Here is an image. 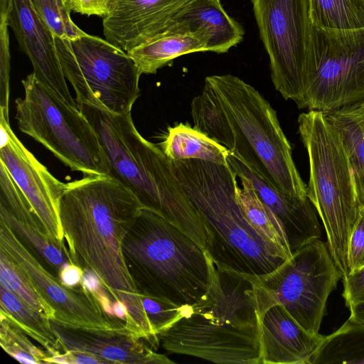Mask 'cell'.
<instances>
[{
	"label": "cell",
	"instance_id": "6da1fadb",
	"mask_svg": "<svg viewBox=\"0 0 364 364\" xmlns=\"http://www.w3.org/2000/svg\"><path fill=\"white\" fill-rule=\"evenodd\" d=\"M142 207L134 194L107 176L65 183L59 203L64 240L73 264L92 274L111 295L125 326L152 344L158 341L127 271L122 242Z\"/></svg>",
	"mask_w": 364,
	"mask_h": 364
},
{
	"label": "cell",
	"instance_id": "7a4b0ae2",
	"mask_svg": "<svg viewBox=\"0 0 364 364\" xmlns=\"http://www.w3.org/2000/svg\"><path fill=\"white\" fill-rule=\"evenodd\" d=\"M191 114L195 128L274 188L307 198L277 112L254 87L231 74L208 76L191 103Z\"/></svg>",
	"mask_w": 364,
	"mask_h": 364
},
{
	"label": "cell",
	"instance_id": "3957f363",
	"mask_svg": "<svg viewBox=\"0 0 364 364\" xmlns=\"http://www.w3.org/2000/svg\"><path fill=\"white\" fill-rule=\"evenodd\" d=\"M275 304L258 277L215 266L211 284L158 335L164 349L220 364H262L260 321Z\"/></svg>",
	"mask_w": 364,
	"mask_h": 364
},
{
	"label": "cell",
	"instance_id": "277c9868",
	"mask_svg": "<svg viewBox=\"0 0 364 364\" xmlns=\"http://www.w3.org/2000/svg\"><path fill=\"white\" fill-rule=\"evenodd\" d=\"M77 107L93 127L107 159L109 176L136 198L142 208L159 215L205 250L204 225L161 147L144 138L131 112L115 114L85 102Z\"/></svg>",
	"mask_w": 364,
	"mask_h": 364
},
{
	"label": "cell",
	"instance_id": "5b68a950",
	"mask_svg": "<svg viewBox=\"0 0 364 364\" xmlns=\"http://www.w3.org/2000/svg\"><path fill=\"white\" fill-rule=\"evenodd\" d=\"M176 178L200 216L205 251L215 266L263 277L291 257L267 241L248 222L237 202L231 166L198 159L171 161Z\"/></svg>",
	"mask_w": 364,
	"mask_h": 364
},
{
	"label": "cell",
	"instance_id": "8992f818",
	"mask_svg": "<svg viewBox=\"0 0 364 364\" xmlns=\"http://www.w3.org/2000/svg\"><path fill=\"white\" fill-rule=\"evenodd\" d=\"M122 253L139 294L186 306L210 287L214 262L205 250L149 210L142 208L127 232Z\"/></svg>",
	"mask_w": 364,
	"mask_h": 364
},
{
	"label": "cell",
	"instance_id": "52a82bcc",
	"mask_svg": "<svg viewBox=\"0 0 364 364\" xmlns=\"http://www.w3.org/2000/svg\"><path fill=\"white\" fill-rule=\"evenodd\" d=\"M298 125L309 163L306 196L321 218L328 250L343 278L349 274L348 242L361 205L348 153L325 112H303Z\"/></svg>",
	"mask_w": 364,
	"mask_h": 364
},
{
	"label": "cell",
	"instance_id": "ba28073f",
	"mask_svg": "<svg viewBox=\"0 0 364 364\" xmlns=\"http://www.w3.org/2000/svg\"><path fill=\"white\" fill-rule=\"evenodd\" d=\"M21 82L24 96L15 100L18 129L71 170L85 176H109L98 137L77 106L61 100L33 73Z\"/></svg>",
	"mask_w": 364,
	"mask_h": 364
},
{
	"label": "cell",
	"instance_id": "9c48e42d",
	"mask_svg": "<svg viewBox=\"0 0 364 364\" xmlns=\"http://www.w3.org/2000/svg\"><path fill=\"white\" fill-rule=\"evenodd\" d=\"M364 100V28L310 26L304 108L330 112Z\"/></svg>",
	"mask_w": 364,
	"mask_h": 364
},
{
	"label": "cell",
	"instance_id": "30bf717a",
	"mask_svg": "<svg viewBox=\"0 0 364 364\" xmlns=\"http://www.w3.org/2000/svg\"><path fill=\"white\" fill-rule=\"evenodd\" d=\"M73 52L58 55L75 102L115 114L131 112L141 76L129 54L106 39L85 33L71 41Z\"/></svg>",
	"mask_w": 364,
	"mask_h": 364
},
{
	"label": "cell",
	"instance_id": "8fae6325",
	"mask_svg": "<svg viewBox=\"0 0 364 364\" xmlns=\"http://www.w3.org/2000/svg\"><path fill=\"white\" fill-rule=\"evenodd\" d=\"M262 286L306 332L319 335L327 299L342 276L327 243L314 240L294 252L272 273L258 277Z\"/></svg>",
	"mask_w": 364,
	"mask_h": 364
},
{
	"label": "cell",
	"instance_id": "7c38bea8",
	"mask_svg": "<svg viewBox=\"0 0 364 364\" xmlns=\"http://www.w3.org/2000/svg\"><path fill=\"white\" fill-rule=\"evenodd\" d=\"M271 78L285 100L304 109V80L311 21L307 0H252Z\"/></svg>",
	"mask_w": 364,
	"mask_h": 364
},
{
	"label": "cell",
	"instance_id": "4fadbf2b",
	"mask_svg": "<svg viewBox=\"0 0 364 364\" xmlns=\"http://www.w3.org/2000/svg\"><path fill=\"white\" fill-rule=\"evenodd\" d=\"M0 249L19 265L53 308V320L65 326L90 328L125 326L124 320L108 311L97 294L84 284L68 286L50 272L1 220Z\"/></svg>",
	"mask_w": 364,
	"mask_h": 364
},
{
	"label": "cell",
	"instance_id": "5bb4252c",
	"mask_svg": "<svg viewBox=\"0 0 364 364\" xmlns=\"http://www.w3.org/2000/svg\"><path fill=\"white\" fill-rule=\"evenodd\" d=\"M0 162L31 203L46 233L55 240H65L59 203L65 183L54 177L25 147L1 112Z\"/></svg>",
	"mask_w": 364,
	"mask_h": 364
},
{
	"label": "cell",
	"instance_id": "9a60e30c",
	"mask_svg": "<svg viewBox=\"0 0 364 364\" xmlns=\"http://www.w3.org/2000/svg\"><path fill=\"white\" fill-rule=\"evenodd\" d=\"M1 16L6 18L20 49L29 58L34 75L61 100L77 106L69 91L53 33L32 0H9L8 10Z\"/></svg>",
	"mask_w": 364,
	"mask_h": 364
},
{
	"label": "cell",
	"instance_id": "2e32d148",
	"mask_svg": "<svg viewBox=\"0 0 364 364\" xmlns=\"http://www.w3.org/2000/svg\"><path fill=\"white\" fill-rule=\"evenodd\" d=\"M63 351L92 354L110 363L170 364L166 355L156 353L146 340L125 326L119 328H90L65 326L50 319Z\"/></svg>",
	"mask_w": 364,
	"mask_h": 364
},
{
	"label": "cell",
	"instance_id": "e0dca14e",
	"mask_svg": "<svg viewBox=\"0 0 364 364\" xmlns=\"http://www.w3.org/2000/svg\"><path fill=\"white\" fill-rule=\"evenodd\" d=\"M194 0H118L103 18L105 39L127 53L159 36L170 19Z\"/></svg>",
	"mask_w": 364,
	"mask_h": 364
},
{
	"label": "cell",
	"instance_id": "ac0fdd59",
	"mask_svg": "<svg viewBox=\"0 0 364 364\" xmlns=\"http://www.w3.org/2000/svg\"><path fill=\"white\" fill-rule=\"evenodd\" d=\"M326 341V336L306 332L279 304L261 317L262 364L314 363Z\"/></svg>",
	"mask_w": 364,
	"mask_h": 364
},
{
	"label": "cell",
	"instance_id": "d6986e66",
	"mask_svg": "<svg viewBox=\"0 0 364 364\" xmlns=\"http://www.w3.org/2000/svg\"><path fill=\"white\" fill-rule=\"evenodd\" d=\"M229 164L252 183L260 199L281 223L291 255L306 244L320 239L321 225L308 198L291 196L278 191L236 158L229 155Z\"/></svg>",
	"mask_w": 364,
	"mask_h": 364
},
{
	"label": "cell",
	"instance_id": "ffe728a7",
	"mask_svg": "<svg viewBox=\"0 0 364 364\" xmlns=\"http://www.w3.org/2000/svg\"><path fill=\"white\" fill-rule=\"evenodd\" d=\"M162 33L200 35L207 41L208 51L223 53L242 40L244 30L220 0H194L170 19Z\"/></svg>",
	"mask_w": 364,
	"mask_h": 364
},
{
	"label": "cell",
	"instance_id": "44dd1931",
	"mask_svg": "<svg viewBox=\"0 0 364 364\" xmlns=\"http://www.w3.org/2000/svg\"><path fill=\"white\" fill-rule=\"evenodd\" d=\"M207 41L195 33H162L127 52L141 75L155 74L175 58L188 53L206 52Z\"/></svg>",
	"mask_w": 364,
	"mask_h": 364
},
{
	"label": "cell",
	"instance_id": "7402d4cb",
	"mask_svg": "<svg viewBox=\"0 0 364 364\" xmlns=\"http://www.w3.org/2000/svg\"><path fill=\"white\" fill-rule=\"evenodd\" d=\"M171 161L198 159L227 164L229 151L198 129L182 123L170 127L161 145Z\"/></svg>",
	"mask_w": 364,
	"mask_h": 364
},
{
	"label": "cell",
	"instance_id": "603a6c76",
	"mask_svg": "<svg viewBox=\"0 0 364 364\" xmlns=\"http://www.w3.org/2000/svg\"><path fill=\"white\" fill-rule=\"evenodd\" d=\"M0 220L36 255L41 264L60 279L61 271L73 264L65 240H58L39 227L21 221L0 208Z\"/></svg>",
	"mask_w": 364,
	"mask_h": 364
},
{
	"label": "cell",
	"instance_id": "cb8c5ba5",
	"mask_svg": "<svg viewBox=\"0 0 364 364\" xmlns=\"http://www.w3.org/2000/svg\"><path fill=\"white\" fill-rule=\"evenodd\" d=\"M0 314L6 316L28 336L39 343L51 357L63 351L53 331L50 319L1 286Z\"/></svg>",
	"mask_w": 364,
	"mask_h": 364
},
{
	"label": "cell",
	"instance_id": "d4e9b609",
	"mask_svg": "<svg viewBox=\"0 0 364 364\" xmlns=\"http://www.w3.org/2000/svg\"><path fill=\"white\" fill-rule=\"evenodd\" d=\"M235 173L242 185L237 188V200L245 218L267 241L291 257L288 240L281 223L260 199L251 181L242 173Z\"/></svg>",
	"mask_w": 364,
	"mask_h": 364
},
{
	"label": "cell",
	"instance_id": "484cf974",
	"mask_svg": "<svg viewBox=\"0 0 364 364\" xmlns=\"http://www.w3.org/2000/svg\"><path fill=\"white\" fill-rule=\"evenodd\" d=\"M312 25L326 29L364 28V0H307Z\"/></svg>",
	"mask_w": 364,
	"mask_h": 364
},
{
	"label": "cell",
	"instance_id": "4316f807",
	"mask_svg": "<svg viewBox=\"0 0 364 364\" xmlns=\"http://www.w3.org/2000/svg\"><path fill=\"white\" fill-rule=\"evenodd\" d=\"M343 139L353 170L360 203L364 205V132L341 109L325 112Z\"/></svg>",
	"mask_w": 364,
	"mask_h": 364
},
{
	"label": "cell",
	"instance_id": "83f0119b",
	"mask_svg": "<svg viewBox=\"0 0 364 364\" xmlns=\"http://www.w3.org/2000/svg\"><path fill=\"white\" fill-rule=\"evenodd\" d=\"M0 286L14 293L48 318L54 319L55 311L46 301L25 272L1 249H0Z\"/></svg>",
	"mask_w": 364,
	"mask_h": 364
},
{
	"label": "cell",
	"instance_id": "f1b7e54d",
	"mask_svg": "<svg viewBox=\"0 0 364 364\" xmlns=\"http://www.w3.org/2000/svg\"><path fill=\"white\" fill-rule=\"evenodd\" d=\"M0 345L10 356L21 363H48L51 355L36 347L28 336L6 316L0 314Z\"/></svg>",
	"mask_w": 364,
	"mask_h": 364
},
{
	"label": "cell",
	"instance_id": "f546056e",
	"mask_svg": "<svg viewBox=\"0 0 364 364\" xmlns=\"http://www.w3.org/2000/svg\"><path fill=\"white\" fill-rule=\"evenodd\" d=\"M32 2L53 37L72 41L86 33L72 21L71 12L65 7L62 0H32Z\"/></svg>",
	"mask_w": 364,
	"mask_h": 364
},
{
	"label": "cell",
	"instance_id": "4dcf8cb0",
	"mask_svg": "<svg viewBox=\"0 0 364 364\" xmlns=\"http://www.w3.org/2000/svg\"><path fill=\"white\" fill-rule=\"evenodd\" d=\"M139 296L150 326L156 336L170 328L184 315L187 305H178L151 296Z\"/></svg>",
	"mask_w": 364,
	"mask_h": 364
},
{
	"label": "cell",
	"instance_id": "1f68e13d",
	"mask_svg": "<svg viewBox=\"0 0 364 364\" xmlns=\"http://www.w3.org/2000/svg\"><path fill=\"white\" fill-rule=\"evenodd\" d=\"M8 24L4 17H1L0 25V112L7 120L9 105L10 52Z\"/></svg>",
	"mask_w": 364,
	"mask_h": 364
},
{
	"label": "cell",
	"instance_id": "d6a6232c",
	"mask_svg": "<svg viewBox=\"0 0 364 364\" xmlns=\"http://www.w3.org/2000/svg\"><path fill=\"white\" fill-rule=\"evenodd\" d=\"M349 274L364 267V205H361L359 215L350 237L348 248Z\"/></svg>",
	"mask_w": 364,
	"mask_h": 364
},
{
	"label": "cell",
	"instance_id": "836d02e7",
	"mask_svg": "<svg viewBox=\"0 0 364 364\" xmlns=\"http://www.w3.org/2000/svg\"><path fill=\"white\" fill-rule=\"evenodd\" d=\"M118 0H62L65 7L87 16L95 15L105 18L114 9Z\"/></svg>",
	"mask_w": 364,
	"mask_h": 364
},
{
	"label": "cell",
	"instance_id": "e575fe53",
	"mask_svg": "<svg viewBox=\"0 0 364 364\" xmlns=\"http://www.w3.org/2000/svg\"><path fill=\"white\" fill-rule=\"evenodd\" d=\"M343 279V297L346 306L364 302V267L345 276Z\"/></svg>",
	"mask_w": 364,
	"mask_h": 364
},
{
	"label": "cell",
	"instance_id": "d590c367",
	"mask_svg": "<svg viewBox=\"0 0 364 364\" xmlns=\"http://www.w3.org/2000/svg\"><path fill=\"white\" fill-rule=\"evenodd\" d=\"M48 363L67 364H102L110 363L108 360L96 355L80 351H62L50 357Z\"/></svg>",
	"mask_w": 364,
	"mask_h": 364
},
{
	"label": "cell",
	"instance_id": "8d00e7d4",
	"mask_svg": "<svg viewBox=\"0 0 364 364\" xmlns=\"http://www.w3.org/2000/svg\"><path fill=\"white\" fill-rule=\"evenodd\" d=\"M84 272L78 266L70 264L66 266L60 275V279L66 285L75 287L82 283Z\"/></svg>",
	"mask_w": 364,
	"mask_h": 364
},
{
	"label": "cell",
	"instance_id": "74e56055",
	"mask_svg": "<svg viewBox=\"0 0 364 364\" xmlns=\"http://www.w3.org/2000/svg\"><path fill=\"white\" fill-rule=\"evenodd\" d=\"M350 314L346 325L364 329V302L358 303L348 307Z\"/></svg>",
	"mask_w": 364,
	"mask_h": 364
},
{
	"label": "cell",
	"instance_id": "f35d334b",
	"mask_svg": "<svg viewBox=\"0 0 364 364\" xmlns=\"http://www.w3.org/2000/svg\"><path fill=\"white\" fill-rule=\"evenodd\" d=\"M340 109L351 117L364 132V100Z\"/></svg>",
	"mask_w": 364,
	"mask_h": 364
},
{
	"label": "cell",
	"instance_id": "ab89813d",
	"mask_svg": "<svg viewBox=\"0 0 364 364\" xmlns=\"http://www.w3.org/2000/svg\"><path fill=\"white\" fill-rule=\"evenodd\" d=\"M119 309V308H118ZM118 314H119V311H118ZM119 316L123 318V320H124V316H121L120 314H119ZM159 339V338H158ZM149 343V342H148ZM153 347H156L159 345V341H158V342L154 343V344H151Z\"/></svg>",
	"mask_w": 364,
	"mask_h": 364
}]
</instances>
